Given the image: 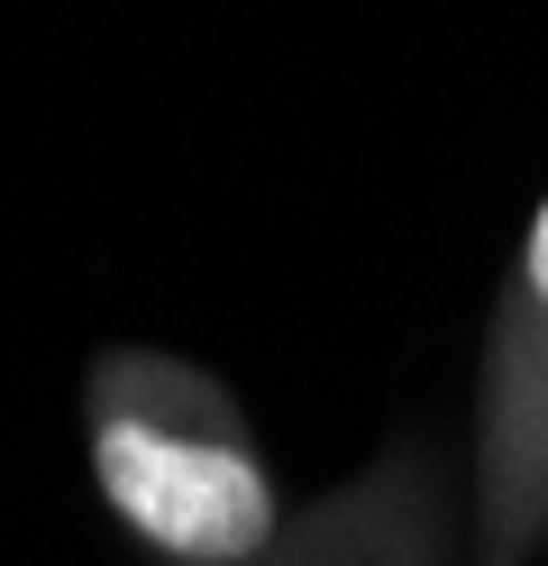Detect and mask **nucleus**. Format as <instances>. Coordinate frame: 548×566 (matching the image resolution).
I'll list each match as a JSON object with an SVG mask.
<instances>
[{
    "instance_id": "1",
    "label": "nucleus",
    "mask_w": 548,
    "mask_h": 566,
    "mask_svg": "<svg viewBox=\"0 0 548 566\" xmlns=\"http://www.w3.org/2000/svg\"><path fill=\"white\" fill-rule=\"evenodd\" d=\"M83 439L110 521L165 566H247L283 530V484L247 439L229 384L165 347H101Z\"/></svg>"
},
{
    "instance_id": "2",
    "label": "nucleus",
    "mask_w": 548,
    "mask_h": 566,
    "mask_svg": "<svg viewBox=\"0 0 548 566\" xmlns=\"http://www.w3.org/2000/svg\"><path fill=\"white\" fill-rule=\"evenodd\" d=\"M548 548V201L511 256L475 402V566H530Z\"/></svg>"
},
{
    "instance_id": "3",
    "label": "nucleus",
    "mask_w": 548,
    "mask_h": 566,
    "mask_svg": "<svg viewBox=\"0 0 548 566\" xmlns=\"http://www.w3.org/2000/svg\"><path fill=\"white\" fill-rule=\"evenodd\" d=\"M457 557H475V548L457 539L448 457L402 439L339 493L283 512V530L247 566H457Z\"/></svg>"
}]
</instances>
